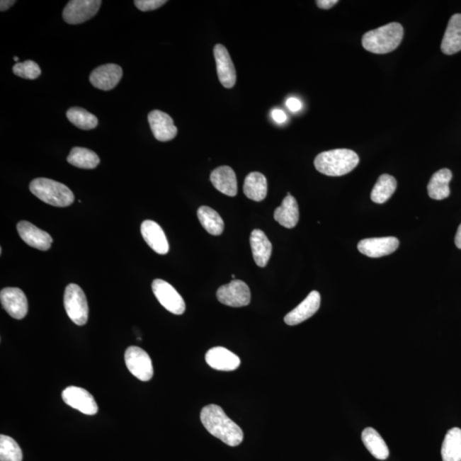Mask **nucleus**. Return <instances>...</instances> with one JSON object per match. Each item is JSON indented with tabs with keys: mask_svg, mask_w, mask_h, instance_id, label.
<instances>
[{
	"mask_svg": "<svg viewBox=\"0 0 461 461\" xmlns=\"http://www.w3.org/2000/svg\"><path fill=\"white\" fill-rule=\"evenodd\" d=\"M200 418L206 430L227 445L236 447L243 442L242 429L227 416L221 406L215 404L205 406Z\"/></svg>",
	"mask_w": 461,
	"mask_h": 461,
	"instance_id": "nucleus-1",
	"label": "nucleus"
},
{
	"mask_svg": "<svg viewBox=\"0 0 461 461\" xmlns=\"http://www.w3.org/2000/svg\"><path fill=\"white\" fill-rule=\"evenodd\" d=\"M359 156L348 149H331L315 157V169L327 176H343L351 173L359 164Z\"/></svg>",
	"mask_w": 461,
	"mask_h": 461,
	"instance_id": "nucleus-2",
	"label": "nucleus"
},
{
	"mask_svg": "<svg viewBox=\"0 0 461 461\" xmlns=\"http://www.w3.org/2000/svg\"><path fill=\"white\" fill-rule=\"evenodd\" d=\"M402 25L392 23L371 30L363 35V45L367 51L375 54H386L396 50L404 38Z\"/></svg>",
	"mask_w": 461,
	"mask_h": 461,
	"instance_id": "nucleus-3",
	"label": "nucleus"
},
{
	"mask_svg": "<svg viewBox=\"0 0 461 461\" xmlns=\"http://www.w3.org/2000/svg\"><path fill=\"white\" fill-rule=\"evenodd\" d=\"M29 190L35 197L50 205L68 207L74 201L72 190L68 186L50 178H35L29 185Z\"/></svg>",
	"mask_w": 461,
	"mask_h": 461,
	"instance_id": "nucleus-4",
	"label": "nucleus"
},
{
	"mask_svg": "<svg viewBox=\"0 0 461 461\" xmlns=\"http://www.w3.org/2000/svg\"><path fill=\"white\" fill-rule=\"evenodd\" d=\"M64 307L70 319L77 326H84L89 319V309L84 292L76 284L65 289Z\"/></svg>",
	"mask_w": 461,
	"mask_h": 461,
	"instance_id": "nucleus-5",
	"label": "nucleus"
},
{
	"mask_svg": "<svg viewBox=\"0 0 461 461\" xmlns=\"http://www.w3.org/2000/svg\"><path fill=\"white\" fill-rule=\"evenodd\" d=\"M125 363L128 370L137 379L147 382L153 377L154 369L151 357L142 348L131 346L125 353Z\"/></svg>",
	"mask_w": 461,
	"mask_h": 461,
	"instance_id": "nucleus-6",
	"label": "nucleus"
},
{
	"mask_svg": "<svg viewBox=\"0 0 461 461\" xmlns=\"http://www.w3.org/2000/svg\"><path fill=\"white\" fill-rule=\"evenodd\" d=\"M217 296L222 305L234 307L247 306L250 305L251 299L250 288L246 283L239 280L221 286L217 290Z\"/></svg>",
	"mask_w": 461,
	"mask_h": 461,
	"instance_id": "nucleus-7",
	"label": "nucleus"
},
{
	"mask_svg": "<svg viewBox=\"0 0 461 461\" xmlns=\"http://www.w3.org/2000/svg\"><path fill=\"white\" fill-rule=\"evenodd\" d=\"M152 290L161 305L170 313L181 315L186 311V303L177 290L163 280H155L152 283Z\"/></svg>",
	"mask_w": 461,
	"mask_h": 461,
	"instance_id": "nucleus-8",
	"label": "nucleus"
},
{
	"mask_svg": "<svg viewBox=\"0 0 461 461\" xmlns=\"http://www.w3.org/2000/svg\"><path fill=\"white\" fill-rule=\"evenodd\" d=\"M101 0H72L65 6L63 18L69 24H80L93 18L101 6Z\"/></svg>",
	"mask_w": 461,
	"mask_h": 461,
	"instance_id": "nucleus-9",
	"label": "nucleus"
},
{
	"mask_svg": "<svg viewBox=\"0 0 461 461\" xmlns=\"http://www.w3.org/2000/svg\"><path fill=\"white\" fill-rule=\"evenodd\" d=\"M62 397L66 404L80 411L82 414L94 415L98 413V406L96 401L85 389L69 386L62 393Z\"/></svg>",
	"mask_w": 461,
	"mask_h": 461,
	"instance_id": "nucleus-10",
	"label": "nucleus"
},
{
	"mask_svg": "<svg viewBox=\"0 0 461 461\" xmlns=\"http://www.w3.org/2000/svg\"><path fill=\"white\" fill-rule=\"evenodd\" d=\"M0 301H1L3 309L12 318L22 319L26 317L28 303L22 290L14 288L3 289L0 292Z\"/></svg>",
	"mask_w": 461,
	"mask_h": 461,
	"instance_id": "nucleus-11",
	"label": "nucleus"
},
{
	"mask_svg": "<svg viewBox=\"0 0 461 461\" xmlns=\"http://www.w3.org/2000/svg\"><path fill=\"white\" fill-rule=\"evenodd\" d=\"M148 122L155 138L161 142H167L176 138L178 130L169 115L161 110H153L148 115Z\"/></svg>",
	"mask_w": 461,
	"mask_h": 461,
	"instance_id": "nucleus-12",
	"label": "nucleus"
},
{
	"mask_svg": "<svg viewBox=\"0 0 461 461\" xmlns=\"http://www.w3.org/2000/svg\"><path fill=\"white\" fill-rule=\"evenodd\" d=\"M123 74V69L119 65L108 64L99 66L91 72L90 82L98 89L110 91L118 86Z\"/></svg>",
	"mask_w": 461,
	"mask_h": 461,
	"instance_id": "nucleus-13",
	"label": "nucleus"
},
{
	"mask_svg": "<svg viewBox=\"0 0 461 461\" xmlns=\"http://www.w3.org/2000/svg\"><path fill=\"white\" fill-rule=\"evenodd\" d=\"M399 247V240L394 237L385 238L367 239L358 244V250L365 256L372 258L392 254Z\"/></svg>",
	"mask_w": 461,
	"mask_h": 461,
	"instance_id": "nucleus-14",
	"label": "nucleus"
},
{
	"mask_svg": "<svg viewBox=\"0 0 461 461\" xmlns=\"http://www.w3.org/2000/svg\"><path fill=\"white\" fill-rule=\"evenodd\" d=\"M16 228L21 239L29 246L42 251H47L51 248L53 239L48 232L26 221L20 222Z\"/></svg>",
	"mask_w": 461,
	"mask_h": 461,
	"instance_id": "nucleus-15",
	"label": "nucleus"
},
{
	"mask_svg": "<svg viewBox=\"0 0 461 461\" xmlns=\"http://www.w3.org/2000/svg\"><path fill=\"white\" fill-rule=\"evenodd\" d=\"M214 55L220 81L226 89H232L236 84L237 74L229 53L223 45L218 44L214 48Z\"/></svg>",
	"mask_w": 461,
	"mask_h": 461,
	"instance_id": "nucleus-16",
	"label": "nucleus"
},
{
	"mask_svg": "<svg viewBox=\"0 0 461 461\" xmlns=\"http://www.w3.org/2000/svg\"><path fill=\"white\" fill-rule=\"evenodd\" d=\"M321 307V294L313 290L296 309L290 311L285 317V322L288 326H296L307 319L312 317Z\"/></svg>",
	"mask_w": 461,
	"mask_h": 461,
	"instance_id": "nucleus-17",
	"label": "nucleus"
},
{
	"mask_svg": "<svg viewBox=\"0 0 461 461\" xmlns=\"http://www.w3.org/2000/svg\"><path fill=\"white\" fill-rule=\"evenodd\" d=\"M205 360L210 368L219 371H234L240 365L239 357L223 347H215L206 353Z\"/></svg>",
	"mask_w": 461,
	"mask_h": 461,
	"instance_id": "nucleus-18",
	"label": "nucleus"
},
{
	"mask_svg": "<svg viewBox=\"0 0 461 461\" xmlns=\"http://www.w3.org/2000/svg\"><path fill=\"white\" fill-rule=\"evenodd\" d=\"M141 234L152 250L160 255H166L169 251V244L163 228L155 222L144 221L141 225Z\"/></svg>",
	"mask_w": 461,
	"mask_h": 461,
	"instance_id": "nucleus-19",
	"label": "nucleus"
},
{
	"mask_svg": "<svg viewBox=\"0 0 461 461\" xmlns=\"http://www.w3.org/2000/svg\"><path fill=\"white\" fill-rule=\"evenodd\" d=\"M210 181L215 189L229 197L238 193V183L234 169L228 166H222L211 173Z\"/></svg>",
	"mask_w": 461,
	"mask_h": 461,
	"instance_id": "nucleus-20",
	"label": "nucleus"
},
{
	"mask_svg": "<svg viewBox=\"0 0 461 461\" xmlns=\"http://www.w3.org/2000/svg\"><path fill=\"white\" fill-rule=\"evenodd\" d=\"M250 242L255 263L258 267H266L271 257L273 250L272 244L268 237L263 231L255 229L251 232Z\"/></svg>",
	"mask_w": 461,
	"mask_h": 461,
	"instance_id": "nucleus-21",
	"label": "nucleus"
},
{
	"mask_svg": "<svg viewBox=\"0 0 461 461\" xmlns=\"http://www.w3.org/2000/svg\"><path fill=\"white\" fill-rule=\"evenodd\" d=\"M441 50L446 55L461 51V14L452 16L444 34Z\"/></svg>",
	"mask_w": 461,
	"mask_h": 461,
	"instance_id": "nucleus-22",
	"label": "nucleus"
},
{
	"mask_svg": "<svg viewBox=\"0 0 461 461\" xmlns=\"http://www.w3.org/2000/svg\"><path fill=\"white\" fill-rule=\"evenodd\" d=\"M274 219L281 226L293 228L299 221V207L296 198L288 193L282 205L274 211Z\"/></svg>",
	"mask_w": 461,
	"mask_h": 461,
	"instance_id": "nucleus-23",
	"label": "nucleus"
},
{
	"mask_svg": "<svg viewBox=\"0 0 461 461\" xmlns=\"http://www.w3.org/2000/svg\"><path fill=\"white\" fill-rule=\"evenodd\" d=\"M452 177V172L448 169H443L435 173L427 186L430 198L435 200H443L450 196V182Z\"/></svg>",
	"mask_w": 461,
	"mask_h": 461,
	"instance_id": "nucleus-24",
	"label": "nucleus"
},
{
	"mask_svg": "<svg viewBox=\"0 0 461 461\" xmlns=\"http://www.w3.org/2000/svg\"><path fill=\"white\" fill-rule=\"evenodd\" d=\"M245 196L253 201L261 202L264 200L268 193L267 178L263 173L252 172L245 178L244 184Z\"/></svg>",
	"mask_w": 461,
	"mask_h": 461,
	"instance_id": "nucleus-25",
	"label": "nucleus"
},
{
	"mask_svg": "<svg viewBox=\"0 0 461 461\" xmlns=\"http://www.w3.org/2000/svg\"><path fill=\"white\" fill-rule=\"evenodd\" d=\"M361 439L365 448L377 460H384L389 455V448L383 438L373 428H365L361 434Z\"/></svg>",
	"mask_w": 461,
	"mask_h": 461,
	"instance_id": "nucleus-26",
	"label": "nucleus"
},
{
	"mask_svg": "<svg viewBox=\"0 0 461 461\" xmlns=\"http://www.w3.org/2000/svg\"><path fill=\"white\" fill-rule=\"evenodd\" d=\"M443 461H461V429L452 428L448 431L442 446Z\"/></svg>",
	"mask_w": 461,
	"mask_h": 461,
	"instance_id": "nucleus-27",
	"label": "nucleus"
},
{
	"mask_svg": "<svg viewBox=\"0 0 461 461\" xmlns=\"http://www.w3.org/2000/svg\"><path fill=\"white\" fill-rule=\"evenodd\" d=\"M67 161L74 167L84 169H93L101 164V159L96 153L82 147H74L70 151Z\"/></svg>",
	"mask_w": 461,
	"mask_h": 461,
	"instance_id": "nucleus-28",
	"label": "nucleus"
},
{
	"mask_svg": "<svg viewBox=\"0 0 461 461\" xmlns=\"http://www.w3.org/2000/svg\"><path fill=\"white\" fill-rule=\"evenodd\" d=\"M199 222L210 234L221 235L224 231V222L221 215L210 207L202 206L198 210Z\"/></svg>",
	"mask_w": 461,
	"mask_h": 461,
	"instance_id": "nucleus-29",
	"label": "nucleus"
},
{
	"mask_svg": "<svg viewBox=\"0 0 461 461\" xmlns=\"http://www.w3.org/2000/svg\"><path fill=\"white\" fill-rule=\"evenodd\" d=\"M397 188L396 178L389 174H382L372 190V201L380 205L387 202L396 192Z\"/></svg>",
	"mask_w": 461,
	"mask_h": 461,
	"instance_id": "nucleus-30",
	"label": "nucleus"
},
{
	"mask_svg": "<svg viewBox=\"0 0 461 461\" xmlns=\"http://www.w3.org/2000/svg\"><path fill=\"white\" fill-rule=\"evenodd\" d=\"M67 118L73 125L82 130H94L98 124L97 116L79 107L70 108L67 111Z\"/></svg>",
	"mask_w": 461,
	"mask_h": 461,
	"instance_id": "nucleus-31",
	"label": "nucleus"
},
{
	"mask_svg": "<svg viewBox=\"0 0 461 461\" xmlns=\"http://www.w3.org/2000/svg\"><path fill=\"white\" fill-rule=\"evenodd\" d=\"M23 451L15 440L0 436V461H23Z\"/></svg>",
	"mask_w": 461,
	"mask_h": 461,
	"instance_id": "nucleus-32",
	"label": "nucleus"
},
{
	"mask_svg": "<svg viewBox=\"0 0 461 461\" xmlns=\"http://www.w3.org/2000/svg\"><path fill=\"white\" fill-rule=\"evenodd\" d=\"M12 70L16 76L28 79V80H35L41 74L40 66L32 60L16 64Z\"/></svg>",
	"mask_w": 461,
	"mask_h": 461,
	"instance_id": "nucleus-33",
	"label": "nucleus"
},
{
	"mask_svg": "<svg viewBox=\"0 0 461 461\" xmlns=\"http://www.w3.org/2000/svg\"><path fill=\"white\" fill-rule=\"evenodd\" d=\"M166 3V0H135V5L141 11H149L159 9Z\"/></svg>",
	"mask_w": 461,
	"mask_h": 461,
	"instance_id": "nucleus-34",
	"label": "nucleus"
},
{
	"mask_svg": "<svg viewBox=\"0 0 461 461\" xmlns=\"http://www.w3.org/2000/svg\"><path fill=\"white\" fill-rule=\"evenodd\" d=\"M286 106L292 112H297L302 109V103L296 98H290L286 101Z\"/></svg>",
	"mask_w": 461,
	"mask_h": 461,
	"instance_id": "nucleus-35",
	"label": "nucleus"
},
{
	"mask_svg": "<svg viewBox=\"0 0 461 461\" xmlns=\"http://www.w3.org/2000/svg\"><path fill=\"white\" fill-rule=\"evenodd\" d=\"M272 118L277 123H284L288 119L285 112L280 109H274L272 110Z\"/></svg>",
	"mask_w": 461,
	"mask_h": 461,
	"instance_id": "nucleus-36",
	"label": "nucleus"
},
{
	"mask_svg": "<svg viewBox=\"0 0 461 461\" xmlns=\"http://www.w3.org/2000/svg\"><path fill=\"white\" fill-rule=\"evenodd\" d=\"M338 3V0H318L317 1L318 7L323 10H329Z\"/></svg>",
	"mask_w": 461,
	"mask_h": 461,
	"instance_id": "nucleus-37",
	"label": "nucleus"
},
{
	"mask_svg": "<svg viewBox=\"0 0 461 461\" xmlns=\"http://www.w3.org/2000/svg\"><path fill=\"white\" fill-rule=\"evenodd\" d=\"M16 1L14 0H1V2H0V11H6L11 6H13Z\"/></svg>",
	"mask_w": 461,
	"mask_h": 461,
	"instance_id": "nucleus-38",
	"label": "nucleus"
},
{
	"mask_svg": "<svg viewBox=\"0 0 461 461\" xmlns=\"http://www.w3.org/2000/svg\"><path fill=\"white\" fill-rule=\"evenodd\" d=\"M455 245L457 248H459L461 250V224L455 236Z\"/></svg>",
	"mask_w": 461,
	"mask_h": 461,
	"instance_id": "nucleus-39",
	"label": "nucleus"
},
{
	"mask_svg": "<svg viewBox=\"0 0 461 461\" xmlns=\"http://www.w3.org/2000/svg\"><path fill=\"white\" fill-rule=\"evenodd\" d=\"M14 60H15L16 62H18L19 58H18V57H14Z\"/></svg>",
	"mask_w": 461,
	"mask_h": 461,
	"instance_id": "nucleus-40",
	"label": "nucleus"
}]
</instances>
